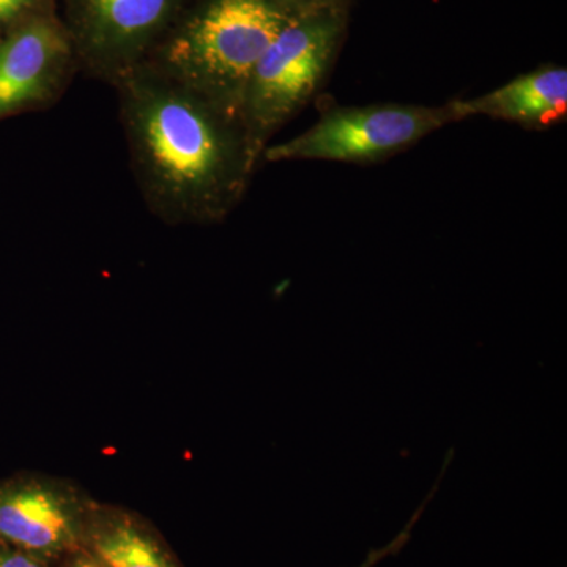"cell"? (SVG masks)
Wrapping results in <instances>:
<instances>
[{
	"label": "cell",
	"instance_id": "4",
	"mask_svg": "<svg viewBox=\"0 0 567 567\" xmlns=\"http://www.w3.org/2000/svg\"><path fill=\"white\" fill-rule=\"evenodd\" d=\"M456 122L461 118L451 103L443 106L395 103L339 106L324 112L311 128L292 140L267 145L262 159L268 163H382Z\"/></svg>",
	"mask_w": 567,
	"mask_h": 567
},
{
	"label": "cell",
	"instance_id": "11",
	"mask_svg": "<svg viewBox=\"0 0 567 567\" xmlns=\"http://www.w3.org/2000/svg\"><path fill=\"white\" fill-rule=\"evenodd\" d=\"M284 13L290 17L309 13V11L330 10V9H350L353 0H270Z\"/></svg>",
	"mask_w": 567,
	"mask_h": 567
},
{
	"label": "cell",
	"instance_id": "1",
	"mask_svg": "<svg viewBox=\"0 0 567 567\" xmlns=\"http://www.w3.org/2000/svg\"><path fill=\"white\" fill-rule=\"evenodd\" d=\"M134 178L169 226L223 223L259 159L244 122L141 65L114 85Z\"/></svg>",
	"mask_w": 567,
	"mask_h": 567
},
{
	"label": "cell",
	"instance_id": "5",
	"mask_svg": "<svg viewBox=\"0 0 567 567\" xmlns=\"http://www.w3.org/2000/svg\"><path fill=\"white\" fill-rule=\"evenodd\" d=\"M192 0H66L80 70L114 87L147 61Z\"/></svg>",
	"mask_w": 567,
	"mask_h": 567
},
{
	"label": "cell",
	"instance_id": "7",
	"mask_svg": "<svg viewBox=\"0 0 567 567\" xmlns=\"http://www.w3.org/2000/svg\"><path fill=\"white\" fill-rule=\"evenodd\" d=\"M93 499L65 477L21 472L0 480V540L61 561L81 547Z\"/></svg>",
	"mask_w": 567,
	"mask_h": 567
},
{
	"label": "cell",
	"instance_id": "14",
	"mask_svg": "<svg viewBox=\"0 0 567 567\" xmlns=\"http://www.w3.org/2000/svg\"><path fill=\"white\" fill-rule=\"evenodd\" d=\"M54 567H106L102 565L95 557H92L89 551L80 547L78 550L63 557L61 561L55 563Z\"/></svg>",
	"mask_w": 567,
	"mask_h": 567
},
{
	"label": "cell",
	"instance_id": "13",
	"mask_svg": "<svg viewBox=\"0 0 567 567\" xmlns=\"http://www.w3.org/2000/svg\"><path fill=\"white\" fill-rule=\"evenodd\" d=\"M43 7L44 0H0V25L14 24Z\"/></svg>",
	"mask_w": 567,
	"mask_h": 567
},
{
	"label": "cell",
	"instance_id": "6",
	"mask_svg": "<svg viewBox=\"0 0 567 567\" xmlns=\"http://www.w3.org/2000/svg\"><path fill=\"white\" fill-rule=\"evenodd\" d=\"M80 71L65 22L51 7L32 11L0 39V122L50 110Z\"/></svg>",
	"mask_w": 567,
	"mask_h": 567
},
{
	"label": "cell",
	"instance_id": "10",
	"mask_svg": "<svg viewBox=\"0 0 567 567\" xmlns=\"http://www.w3.org/2000/svg\"><path fill=\"white\" fill-rule=\"evenodd\" d=\"M451 458H453V453H450V456L446 457L445 465H443L442 473H440L435 486L432 487V491L429 492L427 496H425L424 502L421 503L420 507H417L415 514H413L412 518H410L409 524L405 525V528L402 529V532L399 533V535L395 536L390 544H386L385 547L375 548V550L369 551L368 557H365L364 561L357 567H375L377 565H379V563H382L383 559H386L388 557H393V555H398L399 551H401L402 548L406 546V543H409L410 537H412L413 528H415L417 520H420L421 516H423L425 506H427V503L431 502L432 498H434V495L436 494V488H439L440 481H442L443 475H445Z\"/></svg>",
	"mask_w": 567,
	"mask_h": 567
},
{
	"label": "cell",
	"instance_id": "3",
	"mask_svg": "<svg viewBox=\"0 0 567 567\" xmlns=\"http://www.w3.org/2000/svg\"><path fill=\"white\" fill-rule=\"evenodd\" d=\"M349 14L330 9L290 18L254 66L241 122L259 162L271 137L322 87L344 43Z\"/></svg>",
	"mask_w": 567,
	"mask_h": 567
},
{
	"label": "cell",
	"instance_id": "8",
	"mask_svg": "<svg viewBox=\"0 0 567 567\" xmlns=\"http://www.w3.org/2000/svg\"><path fill=\"white\" fill-rule=\"evenodd\" d=\"M450 103L461 121L486 115L525 128H550L567 117V70L544 65L476 99Z\"/></svg>",
	"mask_w": 567,
	"mask_h": 567
},
{
	"label": "cell",
	"instance_id": "9",
	"mask_svg": "<svg viewBox=\"0 0 567 567\" xmlns=\"http://www.w3.org/2000/svg\"><path fill=\"white\" fill-rule=\"evenodd\" d=\"M81 547L106 567H183L147 518L100 502L89 513Z\"/></svg>",
	"mask_w": 567,
	"mask_h": 567
},
{
	"label": "cell",
	"instance_id": "12",
	"mask_svg": "<svg viewBox=\"0 0 567 567\" xmlns=\"http://www.w3.org/2000/svg\"><path fill=\"white\" fill-rule=\"evenodd\" d=\"M0 567H54V565L0 540Z\"/></svg>",
	"mask_w": 567,
	"mask_h": 567
},
{
	"label": "cell",
	"instance_id": "2",
	"mask_svg": "<svg viewBox=\"0 0 567 567\" xmlns=\"http://www.w3.org/2000/svg\"><path fill=\"white\" fill-rule=\"evenodd\" d=\"M290 18L270 0L189 2L142 65L241 118L254 66Z\"/></svg>",
	"mask_w": 567,
	"mask_h": 567
}]
</instances>
